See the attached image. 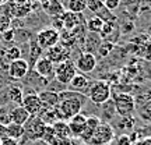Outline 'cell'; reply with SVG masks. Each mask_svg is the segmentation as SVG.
<instances>
[{
  "mask_svg": "<svg viewBox=\"0 0 151 145\" xmlns=\"http://www.w3.org/2000/svg\"><path fill=\"white\" fill-rule=\"evenodd\" d=\"M116 145H133V141L127 134H122L116 138Z\"/></svg>",
  "mask_w": 151,
  "mask_h": 145,
  "instance_id": "1f68e13d",
  "label": "cell"
},
{
  "mask_svg": "<svg viewBox=\"0 0 151 145\" xmlns=\"http://www.w3.org/2000/svg\"><path fill=\"white\" fill-rule=\"evenodd\" d=\"M4 11V10H3ZM10 27V17L7 13H0V31H7V28Z\"/></svg>",
  "mask_w": 151,
  "mask_h": 145,
  "instance_id": "f1b7e54d",
  "label": "cell"
},
{
  "mask_svg": "<svg viewBox=\"0 0 151 145\" xmlns=\"http://www.w3.org/2000/svg\"><path fill=\"white\" fill-rule=\"evenodd\" d=\"M59 1H67V0H59Z\"/></svg>",
  "mask_w": 151,
  "mask_h": 145,
  "instance_id": "60d3db41",
  "label": "cell"
},
{
  "mask_svg": "<svg viewBox=\"0 0 151 145\" xmlns=\"http://www.w3.org/2000/svg\"><path fill=\"white\" fill-rule=\"evenodd\" d=\"M6 1H7V0H0V6H1V4H4Z\"/></svg>",
  "mask_w": 151,
  "mask_h": 145,
  "instance_id": "ab89813d",
  "label": "cell"
},
{
  "mask_svg": "<svg viewBox=\"0 0 151 145\" xmlns=\"http://www.w3.org/2000/svg\"><path fill=\"white\" fill-rule=\"evenodd\" d=\"M53 70H55V64L50 60L46 59L45 56L37 59V61L34 63V71L42 78H49L50 75H53Z\"/></svg>",
  "mask_w": 151,
  "mask_h": 145,
  "instance_id": "7c38bea8",
  "label": "cell"
},
{
  "mask_svg": "<svg viewBox=\"0 0 151 145\" xmlns=\"http://www.w3.org/2000/svg\"><path fill=\"white\" fill-rule=\"evenodd\" d=\"M13 38H14V34H13V31H10V29L3 32V39H4V41H7V42L13 41Z\"/></svg>",
  "mask_w": 151,
  "mask_h": 145,
  "instance_id": "8d00e7d4",
  "label": "cell"
},
{
  "mask_svg": "<svg viewBox=\"0 0 151 145\" xmlns=\"http://www.w3.org/2000/svg\"><path fill=\"white\" fill-rule=\"evenodd\" d=\"M67 11L74 14H83V11L87 10V0H67L66 1Z\"/></svg>",
  "mask_w": 151,
  "mask_h": 145,
  "instance_id": "603a6c76",
  "label": "cell"
},
{
  "mask_svg": "<svg viewBox=\"0 0 151 145\" xmlns=\"http://www.w3.org/2000/svg\"><path fill=\"white\" fill-rule=\"evenodd\" d=\"M29 71V64L27 60L18 59L9 64V75L13 80H22Z\"/></svg>",
  "mask_w": 151,
  "mask_h": 145,
  "instance_id": "30bf717a",
  "label": "cell"
},
{
  "mask_svg": "<svg viewBox=\"0 0 151 145\" xmlns=\"http://www.w3.org/2000/svg\"><path fill=\"white\" fill-rule=\"evenodd\" d=\"M21 106L29 113V116H38L39 112L42 110V102H41V99L38 96V94H27V95H24Z\"/></svg>",
  "mask_w": 151,
  "mask_h": 145,
  "instance_id": "8fae6325",
  "label": "cell"
},
{
  "mask_svg": "<svg viewBox=\"0 0 151 145\" xmlns=\"http://www.w3.org/2000/svg\"><path fill=\"white\" fill-rule=\"evenodd\" d=\"M69 56H70V49L66 48L62 43H58L52 48L46 49V52H45V57L50 60L53 64H59V63L69 60Z\"/></svg>",
  "mask_w": 151,
  "mask_h": 145,
  "instance_id": "ba28073f",
  "label": "cell"
},
{
  "mask_svg": "<svg viewBox=\"0 0 151 145\" xmlns=\"http://www.w3.org/2000/svg\"><path fill=\"white\" fill-rule=\"evenodd\" d=\"M88 96L94 103L104 105V103L108 102L109 98H111V86L105 81H95L94 84L90 85Z\"/></svg>",
  "mask_w": 151,
  "mask_h": 145,
  "instance_id": "8992f818",
  "label": "cell"
},
{
  "mask_svg": "<svg viewBox=\"0 0 151 145\" xmlns=\"http://www.w3.org/2000/svg\"><path fill=\"white\" fill-rule=\"evenodd\" d=\"M102 123L101 119L97 117V116H87V121H86V127H84V131L81 133L80 138L83 140V142H88L90 138L92 137V134L95 133V130L98 129V126Z\"/></svg>",
  "mask_w": 151,
  "mask_h": 145,
  "instance_id": "2e32d148",
  "label": "cell"
},
{
  "mask_svg": "<svg viewBox=\"0 0 151 145\" xmlns=\"http://www.w3.org/2000/svg\"><path fill=\"white\" fill-rule=\"evenodd\" d=\"M38 96L41 99L43 108H58L60 102L59 92L55 91H42L38 94Z\"/></svg>",
  "mask_w": 151,
  "mask_h": 145,
  "instance_id": "e0dca14e",
  "label": "cell"
},
{
  "mask_svg": "<svg viewBox=\"0 0 151 145\" xmlns=\"http://www.w3.org/2000/svg\"><path fill=\"white\" fill-rule=\"evenodd\" d=\"M101 1H102V0H101Z\"/></svg>",
  "mask_w": 151,
  "mask_h": 145,
  "instance_id": "7bdbcfd3",
  "label": "cell"
},
{
  "mask_svg": "<svg viewBox=\"0 0 151 145\" xmlns=\"http://www.w3.org/2000/svg\"><path fill=\"white\" fill-rule=\"evenodd\" d=\"M0 145H18V141L13 140L10 137H6L3 140H0Z\"/></svg>",
  "mask_w": 151,
  "mask_h": 145,
  "instance_id": "836d02e7",
  "label": "cell"
},
{
  "mask_svg": "<svg viewBox=\"0 0 151 145\" xmlns=\"http://www.w3.org/2000/svg\"><path fill=\"white\" fill-rule=\"evenodd\" d=\"M86 121H87V116L83 114V113H78V114H76V116H73L71 119L67 120V124H69V129H70L73 137H80L81 133L84 131Z\"/></svg>",
  "mask_w": 151,
  "mask_h": 145,
  "instance_id": "9a60e30c",
  "label": "cell"
},
{
  "mask_svg": "<svg viewBox=\"0 0 151 145\" xmlns=\"http://www.w3.org/2000/svg\"><path fill=\"white\" fill-rule=\"evenodd\" d=\"M69 85L73 88V91L81 92L83 89H86V88L90 86V81H88V77H86V75L81 74V73H77V74L73 77V80L70 81Z\"/></svg>",
  "mask_w": 151,
  "mask_h": 145,
  "instance_id": "7402d4cb",
  "label": "cell"
},
{
  "mask_svg": "<svg viewBox=\"0 0 151 145\" xmlns=\"http://www.w3.org/2000/svg\"><path fill=\"white\" fill-rule=\"evenodd\" d=\"M46 129V124L43 123L38 116H31L28 121L24 124V137L27 141H38L42 140L43 133Z\"/></svg>",
  "mask_w": 151,
  "mask_h": 145,
  "instance_id": "3957f363",
  "label": "cell"
},
{
  "mask_svg": "<svg viewBox=\"0 0 151 145\" xmlns=\"http://www.w3.org/2000/svg\"><path fill=\"white\" fill-rule=\"evenodd\" d=\"M11 120H10V110H7L6 108H1L0 109V124L3 126H7L10 124Z\"/></svg>",
  "mask_w": 151,
  "mask_h": 145,
  "instance_id": "f546056e",
  "label": "cell"
},
{
  "mask_svg": "<svg viewBox=\"0 0 151 145\" xmlns=\"http://www.w3.org/2000/svg\"><path fill=\"white\" fill-rule=\"evenodd\" d=\"M6 134L13 140H21L24 137V126H18V124L10 123L6 126Z\"/></svg>",
  "mask_w": 151,
  "mask_h": 145,
  "instance_id": "cb8c5ba5",
  "label": "cell"
},
{
  "mask_svg": "<svg viewBox=\"0 0 151 145\" xmlns=\"http://www.w3.org/2000/svg\"><path fill=\"white\" fill-rule=\"evenodd\" d=\"M52 129H53L55 134L60 137V138H65V140H71V131L69 129V124L66 120H58V121H55L52 126H50Z\"/></svg>",
  "mask_w": 151,
  "mask_h": 145,
  "instance_id": "44dd1931",
  "label": "cell"
},
{
  "mask_svg": "<svg viewBox=\"0 0 151 145\" xmlns=\"http://www.w3.org/2000/svg\"><path fill=\"white\" fill-rule=\"evenodd\" d=\"M150 36H151V29H150Z\"/></svg>",
  "mask_w": 151,
  "mask_h": 145,
  "instance_id": "b9f144b4",
  "label": "cell"
},
{
  "mask_svg": "<svg viewBox=\"0 0 151 145\" xmlns=\"http://www.w3.org/2000/svg\"><path fill=\"white\" fill-rule=\"evenodd\" d=\"M105 46H106V48L104 49V43H102V48H99V52H101V54H102V57L105 56V54H108L109 52L112 50V48H113L112 43H105Z\"/></svg>",
  "mask_w": 151,
  "mask_h": 145,
  "instance_id": "d590c367",
  "label": "cell"
},
{
  "mask_svg": "<svg viewBox=\"0 0 151 145\" xmlns=\"http://www.w3.org/2000/svg\"><path fill=\"white\" fill-rule=\"evenodd\" d=\"M7 94H9V101L10 102L16 103V106H21L22 99H24V92H22V89L20 86H16V85L10 86Z\"/></svg>",
  "mask_w": 151,
  "mask_h": 145,
  "instance_id": "d4e9b609",
  "label": "cell"
},
{
  "mask_svg": "<svg viewBox=\"0 0 151 145\" xmlns=\"http://www.w3.org/2000/svg\"><path fill=\"white\" fill-rule=\"evenodd\" d=\"M6 59L9 60V61H14V60H18L21 59V49L18 48V46H10V48L6 50Z\"/></svg>",
  "mask_w": 151,
  "mask_h": 145,
  "instance_id": "4316f807",
  "label": "cell"
},
{
  "mask_svg": "<svg viewBox=\"0 0 151 145\" xmlns=\"http://www.w3.org/2000/svg\"><path fill=\"white\" fill-rule=\"evenodd\" d=\"M31 117L29 113L22 108V106H16L10 110V120L11 123L18 124V126H24L28 121V119Z\"/></svg>",
  "mask_w": 151,
  "mask_h": 145,
  "instance_id": "ffe728a7",
  "label": "cell"
},
{
  "mask_svg": "<svg viewBox=\"0 0 151 145\" xmlns=\"http://www.w3.org/2000/svg\"><path fill=\"white\" fill-rule=\"evenodd\" d=\"M60 102L58 105V112L60 114V120H69L73 116L81 113V109L87 101V96L77 91H62L59 92Z\"/></svg>",
  "mask_w": 151,
  "mask_h": 145,
  "instance_id": "6da1fadb",
  "label": "cell"
},
{
  "mask_svg": "<svg viewBox=\"0 0 151 145\" xmlns=\"http://www.w3.org/2000/svg\"><path fill=\"white\" fill-rule=\"evenodd\" d=\"M113 29H115V22H104L102 25V29H101V32H99V35L102 38H106L109 36L111 34H113Z\"/></svg>",
  "mask_w": 151,
  "mask_h": 145,
  "instance_id": "83f0119b",
  "label": "cell"
},
{
  "mask_svg": "<svg viewBox=\"0 0 151 145\" xmlns=\"http://www.w3.org/2000/svg\"><path fill=\"white\" fill-rule=\"evenodd\" d=\"M102 25H104V21L99 20L98 17H91L88 21H87V29L92 34H99L101 29H102Z\"/></svg>",
  "mask_w": 151,
  "mask_h": 145,
  "instance_id": "484cf974",
  "label": "cell"
},
{
  "mask_svg": "<svg viewBox=\"0 0 151 145\" xmlns=\"http://www.w3.org/2000/svg\"><path fill=\"white\" fill-rule=\"evenodd\" d=\"M32 10L31 7V3H27V4H16L13 1H7L4 6V11L9 14V16L17 17V18H22V17L28 16Z\"/></svg>",
  "mask_w": 151,
  "mask_h": 145,
  "instance_id": "5bb4252c",
  "label": "cell"
},
{
  "mask_svg": "<svg viewBox=\"0 0 151 145\" xmlns=\"http://www.w3.org/2000/svg\"><path fill=\"white\" fill-rule=\"evenodd\" d=\"M60 20H62V25L70 31V32H74L76 28H78L81 25V21H83V14H74V13H70V11H65L62 16H60Z\"/></svg>",
  "mask_w": 151,
  "mask_h": 145,
  "instance_id": "4fadbf2b",
  "label": "cell"
},
{
  "mask_svg": "<svg viewBox=\"0 0 151 145\" xmlns=\"http://www.w3.org/2000/svg\"><path fill=\"white\" fill-rule=\"evenodd\" d=\"M41 6H42V10L49 16L59 17L65 13L63 11V6H62L59 0H42Z\"/></svg>",
  "mask_w": 151,
  "mask_h": 145,
  "instance_id": "ac0fdd59",
  "label": "cell"
},
{
  "mask_svg": "<svg viewBox=\"0 0 151 145\" xmlns=\"http://www.w3.org/2000/svg\"><path fill=\"white\" fill-rule=\"evenodd\" d=\"M113 106L120 117H129L136 110V101L130 94L122 92L113 98Z\"/></svg>",
  "mask_w": 151,
  "mask_h": 145,
  "instance_id": "7a4b0ae2",
  "label": "cell"
},
{
  "mask_svg": "<svg viewBox=\"0 0 151 145\" xmlns=\"http://www.w3.org/2000/svg\"><path fill=\"white\" fill-rule=\"evenodd\" d=\"M76 74H77V69H76L74 63L71 60H66L63 63H59V64L55 66V78H56L58 82L63 84V85H69Z\"/></svg>",
  "mask_w": 151,
  "mask_h": 145,
  "instance_id": "5b68a950",
  "label": "cell"
},
{
  "mask_svg": "<svg viewBox=\"0 0 151 145\" xmlns=\"http://www.w3.org/2000/svg\"><path fill=\"white\" fill-rule=\"evenodd\" d=\"M60 41V34L56 28H45L37 34V43L41 49H49L58 45Z\"/></svg>",
  "mask_w": 151,
  "mask_h": 145,
  "instance_id": "52a82bcc",
  "label": "cell"
},
{
  "mask_svg": "<svg viewBox=\"0 0 151 145\" xmlns=\"http://www.w3.org/2000/svg\"><path fill=\"white\" fill-rule=\"evenodd\" d=\"M102 4L105 6L109 11H112V10H116V9L119 7L120 0H102Z\"/></svg>",
  "mask_w": 151,
  "mask_h": 145,
  "instance_id": "4dcf8cb0",
  "label": "cell"
},
{
  "mask_svg": "<svg viewBox=\"0 0 151 145\" xmlns=\"http://www.w3.org/2000/svg\"><path fill=\"white\" fill-rule=\"evenodd\" d=\"M6 137H7V134H6V126L0 124V140H3Z\"/></svg>",
  "mask_w": 151,
  "mask_h": 145,
  "instance_id": "74e56055",
  "label": "cell"
},
{
  "mask_svg": "<svg viewBox=\"0 0 151 145\" xmlns=\"http://www.w3.org/2000/svg\"><path fill=\"white\" fill-rule=\"evenodd\" d=\"M140 116L146 121H148V123H151V103H148V105H146L144 108H143V110L140 112Z\"/></svg>",
  "mask_w": 151,
  "mask_h": 145,
  "instance_id": "d6a6232c",
  "label": "cell"
},
{
  "mask_svg": "<svg viewBox=\"0 0 151 145\" xmlns=\"http://www.w3.org/2000/svg\"><path fill=\"white\" fill-rule=\"evenodd\" d=\"M42 141L46 142L48 145H71V140H65V138H60L55 134L53 129L50 126H46L45 133H43Z\"/></svg>",
  "mask_w": 151,
  "mask_h": 145,
  "instance_id": "d6986e66",
  "label": "cell"
},
{
  "mask_svg": "<svg viewBox=\"0 0 151 145\" xmlns=\"http://www.w3.org/2000/svg\"><path fill=\"white\" fill-rule=\"evenodd\" d=\"M133 145H151V137H144V138H141V140L134 141Z\"/></svg>",
  "mask_w": 151,
  "mask_h": 145,
  "instance_id": "e575fe53",
  "label": "cell"
},
{
  "mask_svg": "<svg viewBox=\"0 0 151 145\" xmlns=\"http://www.w3.org/2000/svg\"><path fill=\"white\" fill-rule=\"evenodd\" d=\"M76 69L80 71L81 74L84 73H91V71L95 70L97 67V57L91 53V52H84L78 56L77 61L74 63Z\"/></svg>",
  "mask_w": 151,
  "mask_h": 145,
  "instance_id": "9c48e42d",
  "label": "cell"
},
{
  "mask_svg": "<svg viewBox=\"0 0 151 145\" xmlns=\"http://www.w3.org/2000/svg\"><path fill=\"white\" fill-rule=\"evenodd\" d=\"M16 4H27V3H31V0H10Z\"/></svg>",
  "mask_w": 151,
  "mask_h": 145,
  "instance_id": "f35d334b",
  "label": "cell"
},
{
  "mask_svg": "<svg viewBox=\"0 0 151 145\" xmlns=\"http://www.w3.org/2000/svg\"><path fill=\"white\" fill-rule=\"evenodd\" d=\"M115 140V130L109 123H101L87 145H108Z\"/></svg>",
  "mask_w": 151,
  "mask_h": 145,
  "instance_id": "277c9868",
  "label": "cell"
}]
</instances>
